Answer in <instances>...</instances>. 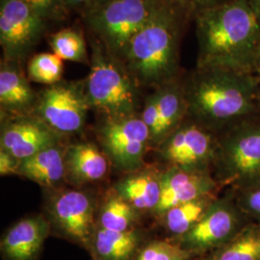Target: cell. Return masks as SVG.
I'll list each match as a JSON object with an SVG mask.
<instances>
[{"label":"cell","mask_w":260,"mask_h":260,"mask_svg":"<svg viewBox=\"0 0 260 260\" xmlns=\"http://www.w3.org/2000/svg\"><path fill=\"white\" fill-rule=\"evenodd\" d=\"M183 85L188 116L216 132L260 113V81L251 73L196 67Z\"/></svg>","instance_id":"cell-1"},{"label":"cell","mask_w":260,"mask_h":260,"mask_svg":"<svg viewBox=\"0 0 260 260\" xmlns=\"http://www.w3.org/2000/svg\"><path fill=\"white\" fill-rule=\"evenodd\" d=\"M194 22L199 46L196 67L253 74L260 47V19L247 0H231L205 11Z\"/></svg>","instance_id":"cell-2"},{"label":"cell","mask_w":260,"mask_h":260,"mask_svg":"<svg viewBox=\"0 0 260 260\" xmlns=\"http://www.w3.org/2000/svg\"><path fill=\"white\" fill-rule=\"evenodd\" d=\"M193 19L165 1L154 18L132 39L121 62L142 88L152 90L184 72L180 49Z\"/></svg>","instance_id":"cell-3"},{"label":"cell","mask_w":260,"mask_h":260,"mask_svg":"<svg viewBox=\"0 0 260 260\" xmlns=\"http://www.w3.org/2000/svg\"><path fill=\"white\" fill-rule=\"evenodd\" d=\"M91 48L90 73L83 81L91 110L101 114L103 120L140 114L144 101L137 80L123 62L112 55L94 38L91 40Z\"/></svg>","instance_id":"cell-4"},{"label":"cell","mask_w":260,"mask_h":260,"mask_svg":"<svg viewBox=\"0 0 260 260\" xmlns=\"http://www.w3.org/2000/svg\"><path fill=\"white\" fill-rule=\"evenodd\" d=\"M213 175L223 190L260 183V113L219 132Z\"/></svg>","instance_id":"cell-5"},{"label":"cell","mask_w":260,"mask_h":260,"mask_svg":"<svg viewBox=\"0 0 260 260\" xmlns=\"http://www.w3.org/2000/svg\"><path fill=\"white\" fill-rule=\"evenodd\" d=\"M165 0H107L83 16L91 36L122 61L130 42L145 27Z\"/></svg>","instance_id":"cell-6"},{"label":"cell","mask_w":260,"mask_h":260,"mask_svg":"<svg viewBox=\"0 0 260 260\" xmlns=\"http://www.w3.org/2000/svg\"><path fill=\"white\" fill-rule=\"evenodd\" d=\"M46 192V217L51 233L88 251L96 229L93 196L79 188L59 187Z\"/></svg>","instance_id":"cell-7"},{"label":"cell","mask_w":260,"mask_h":260,"mask_svg":"<svg viewBox=\"0 0 260 260\" xmlns=\"http://www.w3.org/2000/svg\"><path fill=\"white\" fill-rule=\"evenodd\" d=\"M219 132L187 117L154 150L162 168L213 173Z\"/></svg>","instance_id":"cell-8"},{"label":"cell","mask_w":260,"mask_h":260,"mask_svg":"<svg viewBox=\"0 0 260 260\" xmlns=\"http://www.w3.org/2000/svg\"><path fill=\"white\" fill-rule=\"evenodd\" d=\"M251 222L237 204L233 189H225L190 232L172 241L199 257L231 241Z\"/></svg>","instance_id":"cell-9"},{"label":"cell","mask_w":260,"mask_h":260,"mask_svg":"<svg viewBox=\"0 0 260 260\" xmlns=\"http://www.w3.org/2000/svg\"><path fill=\"white\" fill-rule=\"evenodd\" d=\"M99 146L111 165L124 174L145 166L151 148L150 131L141 115L103 120L96 132Z\"/></svg>","instance_id":"cell-10"},{"label":"cell","mask_w":260,"mask_h":260,"mask_svg":"<svg viewBox=\"0 0 260 260\" xmlns=\"http://www.w3.org/2000/svg\"><path fill=\"white\" fill-rule=\"evenodd\" d=\"M89 110L83 82L62 80L38 93L32 114L66 137L82 131Z\"/></svg>","instance_id":"cell-11"},{"label":"cell","mask_w":260,"mask_h":260,"mask_svg":"<svg viewBox=\"0 0 260 260\" xmlns=\"http://www.w3.org/2000/svg\"><path fill=\"white\" fill-rule=\"evenodd\" d=\"M47 25L22 0H0L2 60L21 65L45 35Z\"/></svg>","instance_id":"cell-12"},{"label":"cell","mask_w":260,"mask_h":260,"mask_svg":"<svg viewBox=\"0 0 260 260\" xmlns=\"http://www.w3.org/2000/svg\"><path fill=\"white\" fill-rule=\"evenodd\" d=\"M64 138L33 114L1 116L0 149L20 161L63 142Z\"/></svg>","instance_id":"cell-13"},{"label":"cell","mask_w":260,"mask_h":260,"mask_svg":"<svg viewBox=\"0 0 260 260\" xmlns=\"http://www.w3.org/2000/svg\"><path fill=\"white\" fill-rule=\"evenodd\" d=\"M162 169V193L153 216L155 219L173 206L223 191L213 173L178 168Z\"/></svg>","instance_id":"cell-14"},{"label":"cell","mask_w":260,"mask_h":260,"mask_svg":"<svg viewBox=\"0 0 260 260\" xmlns=\"http://www.w3.org/2000/svg\"><path fill=\"white\" fill-rule=\"evenodd\" d=\"M50 233L51 226L46 215L37 214L20 219L1 237L2 259H39Z\"/></svg>","instance_id":"cell-15"},{"label":"cell","mask_w":260,"mask_h":260,"mask_svg":"<svg viewBox=\"0 0 260 260\" xmlns=\"http://www.w3.org/2000/svg\"><path fill=\"white\" fill-rule=\"evenodd\" d=\"M162 168L143 166L125 174L112 187L141 215L154 216L161 200Z\"/></svg>","instance_id":"cell-16"},{"label":"cell","mask_w":260,"mask_h":260,"mask_svg":"<svg viewBox=\"0 0 260 260\" xmlns=\"http://www.w3.org/2000/svg\"><path fill=\"white\" fill-rule=\"evenodd\" d=\"M110 161L100 146L90 142L71 144L66 151L65 181L80 188L105 179Z\"/></svg>","instance_id":"cell-17"},{"label":"cell","mask_w":260,"mask_h":260,"mask_svg":"<svg viewBox=\"0 0 260 260\" xmlns=\"http://www.w3.org/2000/svg\"><path fill=\"white\" fill-rule=\"evenodd\" d=\"M183 75L152 90L157 105L158 122L151 134V149H155L188 117Z\"/></svg>","instance_id":"cell-18"},{"label":"cell","mask_w":260,"mask_h":260,"mask_svg":"<svg viewBox=\"0 0 260 260\" xmlns=\"http://www.w3.org/2000/svg\"><path fill=\"white\" fill-rule=\"evenodd\" d=\"M38 93L32 89L21 65L2 60L0 65L1 116L32 114Z\"/></svg>","instance_id":"cell-19"},{"label":"cell","mask_w":260,"mask_h":260,"mask_svg":"<svg viewBox=\"0 0 260 260\" xmlns=\"http://www.w3.org/2000/svg\"><path fill=\"white\" fill-rule=\"evenodd\" d=\"M67 147L61 142L22 160L17 176L36 182L45 190L61 187L66 182Z\"/></svg>","instance_id":"cell-20"},{"label":"cell","mask_w":260,"mask_h":260,"mask_svg":"<svg viewBox=\"0 0 260 260\" xmlns=\"http://www.w3.org/2000/svg\"><path fill=\"white\" fill-rule=\"evenodd\" d=\"M146 243V233L140 228L118 233L96 226L88 251L93 260H135Z\"/></svg>","instance_id":"cell-21"},{"label":"cell","mask_w":260,"mask_h":260,"mask_svg":"<svg viewBox=\"0 0 260 260\" xmlns=\"http://www.w3.org/2000/svg\"><path fill=\"white\" fill-rule=\"evenodd\" d=\"M221 194L205 196L191 202L173 206L159 216L156 220L165 231L167 235L166 238L175 240L190 232L208 212Z\"/></svg>","instance_id":"cell-22"},{"label":"cell","mask_w":260,"mask_h":260,"mask_svg":"<svg viewBox=\"0 0 260 260\" xmlns=\"http://www.w3.org/2000/svg\"><path fill=\"white\" fill-rule=\"evenodd\" d=\"M142 215L111 188L104 197L96 214V226L125 233L139 228Z\"/></svg>","instance_id":"cell-23"},{"label":"cell","mask_w":260,"mask_h":260,"mask_svg":"<svg viewBox=\"0 0 260 260\" xmlns=\"http://www.w3.org/2000/svg\"><path fill=\"white\" fill-rule=\"evenodd\" d=\"M193 260H260V223H248L231 241Z\"/></svg>","instance_id":"cell-24"},{"label":"cell","mask_w":260,"mask_h":260,"mask_svg":"<svg viewBox=\"0 0 260 260\" xmlns=\"http://www.w3.org/2000/svg\"><path fill=\"white\" fill-rule=\"evenodd\" d=\"M49 45L62 60L90 64V57L83 32L75 28H64L49 36Z\"/></svg>","instance_id":"cell-25"},{"label":"cell","mask_w":260,"mask_h":260,"mask_svg":"<svg viewBox=\"0 0 260 260\" xmlns=\"http://www.w3.org/2000/svg\"><path fill=\"white\" fill-rule=\"evenodd\" d=\"M63 72V60L55 53H38L32 56L28 61V79L36 83L47 86L59 83L62 81Z\"/></svg>","instance_id":"cell-26"},{"label":"cell","mask_w":260,"mask_h":260,"mask_svg":"<svg viewBox=\"0 0 260 260\" xmlns=\"http://www.w3.org/2000/svg\"><path fill=\"white\" fill-rule=\"evenodd\" d=\"M195 255L168 238L147 242L135 260H193Z\"/></svg>","instance_id":"cell-27"},{"label":"cell","mask_w":260,"mask_h":260,"mask_svg":"<svg viewBox=\"0 0 260 260\" xmlns=\"http://www.w3.org/2000/svg\"><path fill=\"white\" fill-rule=\"evenodd\" d=\"M234 194L237 204L246 216L251 222L260 223V183L234 191Z\"/></svg>","instance_id":"cell-28"},{"label":"cell","mask_w":260,"mask_h":260,"mask_svg":"<svg viewBox=\"0 0 260 260\" xmlns=\"http://www.w3.org/2000/svg\"><path fill=\"white\" fill-rule=\"evenodd\" d=\"M47 23L65 19L68 10L63 0H22Z\"/></svg>","instance_id":"cell-29"},{"label":"cell","mask_w":260,"mask_h":260,"mask_svg":"<svg viewBox=\"0 0 260 260\" xmlns=\"http://www.w3.org/2000/svg\"><path fill=\"white\" fill-rule=\"evenodd\" d=\"M172 6L183 12L191 19H195L196 17L207 10L213 9L230 2L231 0H165Z\"/></svg>","instance_id":"cell-30"},{"label":"cell","mask_w":260,"mask_h":260,"mask_svg":"<svg viewBox=\"0 0 260 260\" xmlns=\"http://www.w3.org/2000/svg\"><path fill=\"white\" fill-rule=\"evenodd\" d=\"M20 160L12 155L8 151L0 149V176L6 177L17 175Z\"/></svg>","instance_id":"cell-31"},{"label":"cell","mask_w":260,"mask_h":260,"mask_svg":"<svg viewBox=\"0 0 260 260\" xmlns=\"http://www.w3.org/2000/svg\"><path fill=\"white\" fill-rule=\"evenodd\" d=\"M107 0H63L68 11L76 10L81 12L82 17L91 11L100 7Z\"/></svg>","instance_id":"cell-32"},{"label":"cell","mask_w":260,"mask_h":260,"mask_svg":"<svg viewBox=\"0 0 260 260\" xmlns=\"http://www.w3.org/2000/svg\"><path fill=\"white\" fill-rule=\"evenodd\" d=\"M253 13L260 19V0H247Z\"/></svg>","instance_id":"cell-33"},{"label":"cell","mask_w":260,"mask_h":260,"mask_svg":"<svg viewBox=\"0 0 260 260\" xmlns=\"http://www.w3.org/2000/svg\"><path fill=\"white\" fill-rule=\"evenodd\" d=\"M253 74L256 75V77L259 79L260 81V47L258 52H257V56L255 59V64H254V71Z\"/></svg>","instance_id":"cell-34"}]
</instances>
